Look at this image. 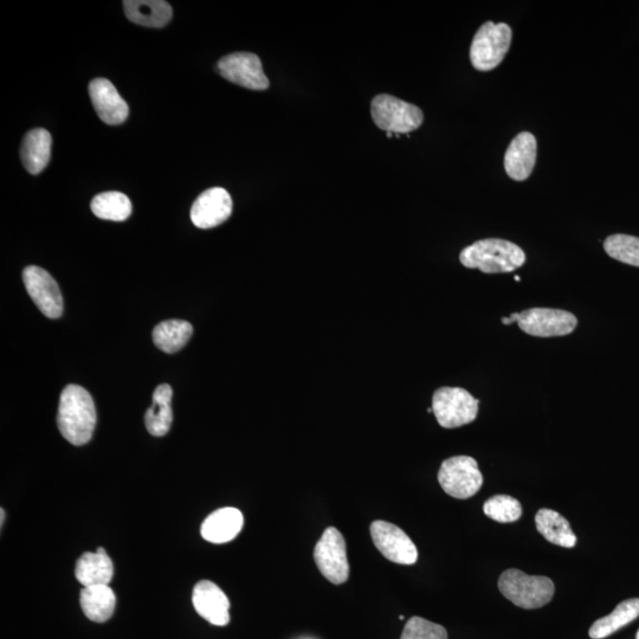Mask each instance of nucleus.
Instances as JSON below:
<instances>
[{
    "label": "nucleus",
    "mask_w": 639,
    "mask_h": 639,
    "mask_svg": "<svg viewBox=\"0 0 639 639\" xmlns=\"http://www.w3.org/2000/svg\"><path fill=\"white\" fill-rule=\"evenodd\" d=\"M483 512L494 521L511 524L521 518L522 507L512 496L496 495L484 503Z\"/></svg>",
    "instance_id": "cd10ccee"
},
{
    "label": "nucleus",
    "mask_w": 639,
    "mask_h": 639,
    "mask_svg": "<svg viewBox=\"0 0 639 639\" xmlns=\"http://www.w3.org/2000/svg\"><path fill=\"white\" fill-rule=\"evenodd\" d=\"M518 325L522 332L532 337H565L576 331L578 319L563 309L529 308L520 313Z\"/></svg>",
    "instance_id": "1a4fd4ad"
},
{
    "label": "nucleus",
    "mask_w": 639,
    "mask_h": 639,
    "mask_svg": "<svg viewBox=\"0 0 639 639\" xmlns=\"http://www.w3.org/2000/svg\"><path fill=\"white\" fill-rule=\"evenodd\" d=\"M244 518L236 508H221L213 512L203 522L202 537L212 544H225L234 540L241 533Z\"/></svg>",
    "instance_id": "f3484780"
},
{
    "label": "nucleus",
    "mask_w": 639,
    "mask_h": 639,
    "mask_svg": "<svg viewBox=\"0 0 639 639\" xmlns=\"http://www.w3.org/2000/svg\"><path fill=\"white\" fill-rule=\"evenodd\" d=\"M125 14L129 21L147 28H163L172 19V8L163 0H126Z\"/></svg>",
    "instance_id": "6ab92c4d"
},
{
    "label": "nucleus",
    "mask_w": 639,
    "mask_h": 639,
    "mask_svg": "<svg viewBox=\"0 0 639 639\" xmlns=\"http://www.w3.org/2000/svg\"><path fill=\"white\" fill-rule=\"evenodd\" d=\"M53 138L43 128L32 129L23 140L22 163L31 174H40L48 166L51 158Z\"/></svg>",
    "instance_id": "aec40b11"
},
{
    "label": "nucleus",
    "mask_w": 639,
    "mask_h": 639,
    "mask_svg": "<svg viewBox=\"0 0 639 639\" xmlns=\"http://www.w3.org/2000/svg\"><path fill=\"white\" fill-rule=\"evenodd\" d=\"M25 287L35 305L49 319H58L63 313L60 287L47 270L30 266L23 271Z\"/></svg>",
    "instance_id": "f8f14e48"
},
{
    "label": "nucleus",
    "mask_w": 639,
    "mask_h": 639,
    "mask_svg": "<svg viewBox=\"0 0 639 639\" xmlns=\"http://www.w3.org/2000/svg\"><path fill=\"white\" fill-rule=\"evenodd\" d=\"M232 213V199L227 190L213 187L200 195L191 209L193 224L199 229H211L228 221Z\"/></svg>",
    "instance_id": "ddd939ff"
},
{
    "label": "nucleus",
    "mask_w": 639,
    "mask_h": 639,
    "mask_svg": "<svg viewBox=\"0 0 639 639\" xmlns=\"http://www.w3.org/2000/svg\"><path fill=\"white\" fill-rule=\"evenodd\" d=\"M192 603L200 617L216 626L230 622V602L216 584L203 580L193 589Z\"/></svg>",
    "instance_id": "2eb2a0df"
},
{
    "label": "nucleus",
    "mask_w": 639,
    "mask_h": 639,
    "mask_svg": "<svg viewBox=\"0 0 639 639\" xmlns=\"http://www.w3.org/2000/svg\"><path fill=\"white\" fill-rule=\"evenodd\" d=\"M479 399L461 387H441L432 397V411L444 429L473 423L479 413Z\"/></svg>",
    "instance_id": "39448f33"
},
{
    "label": "nucleus",
    "mask_w": 639,
    "mask_h": 639,
    "mask_svg": "<svg viewBox=\"0 0 639 639\" xmlns=\"http://www.w3.org/2000/svg\"><path fill=\"white\" fill-rule=\"evenodd\" d=\"M89 96L96 114L107 125L116 126L125 122L129 108L111 81L95 79L90 82Z\"/></svg>",
    "instance_id": "4468645a"
},
{
    "label": "nucleus",
    "mask_w": 639,
    "mask_h": 639,
    "mask_svg": "<svg viewBox=\"0 0 639 639\" xmlns=\"http://www.w3.org/2000/svg\"><path fill=\"white\" fill-rule=\"evenodd\" d=\"M639 616V598L624 600L609 616L592 624L589 635L592 639H603L615 634Z\"/></svg>",
    "instance_id": "b1692460"
},
{
    "label": "nucleus",
    "mask_w": 639,
    "mask_h": 639,
    "mask_svg": "<svg viewBox=\"0 0 639 639\" xmlns=\"http://www.w3.org/2000/svg\"><path fill=\"white\" fill-rule=\"evenodd\" d=\"M114 566L105 550L99 547L95 553H85L77 560L75 576L85 586L109 585L112 582Z\"/></svg>",
    "instance_id": "a211bd4d"
},
{
    "label": "nucleus",
    "mask_w": 639,
    "mask_h": 639,
    "mask_svg": "<svg viewBox=\"0 0 639 639\" xmlns=\"http://www.w3.org/2000/svg\"><path fill=\"white\" fill-rule=\"evenodd\" d=\"M80 603L90 621L105 623L113 616L116 597L109 585L89 586L83 587Z\"/></svg>",
    "instance_id": "412c9836"
},
{
    "label": "nucleus",
    "mask_w": 639,
    "mask_h": 639,
    "mask_svg": "<svg viewBox=\"0 0 639 639\" xmlns=\"http://www.w3.org/2000/svg\"><path fill=\"white\" fill-rule=\"evenodd\" d=\"M438 482L448 495L467 500L480 492L483 476L475 458L455 456L442 463Z\"/></svg>",
    "instance_id": "0eeeda50"
},
{
    "label": "nucleus",
    "mask_w": 639,
    "mask_h": 639,
    "mask_svg": "<svg viewBox=\"0 0 639 639\" xmlns=\"http://www.w3.org/2000/svg\"><path fill=\"white\" fill-rule=\"evenodd\" d=\"M538 532L552 544L572 548L577 544L576 534L573 533L570 522L563 515L552 509H540L535 516Z\"/></svg>",
    "instance_id": "4be33fe9"
},
{
    "label": "nucleus",
    "mask_w": 639,
    "mask_h": 639,
    "mask_svg": "<svg viewBox=\"0 0 639 639\" xmlns=\"http://www.w3.org/2000/svg\"><path fill=\"white\" fill-rule=\"evenodd\" d=\"M499 590L508 600L521 609L534 610L550 603L554 596V583L544 576H528L515 570H507L499 579Z\"/></svg>",
    "instance_id": "7ed1b4c3"
},
{
    "label": "nucleus",
    "mask_w": 639,
    "mask_h": 639,
    "mask_svg": "<svg viewBox=\"0 0 639 639\" xmlns=\"http://www.w3.org/2000/svg\"><path fill=\"white\" fill-rule=\"evenodd\" d=\"M370 531L373 544L387 560L399 565L417 563V547L403 529L390 522L377 520L372 522Z\"/></svg>",
    "instance_id": "9d476101"
},
{
    "label": "nucleus",
    "mask_w": 639,
    "mask_h": 639,
    "mask_svg": "<svg viewBox=\"0 0 639 639\" xmlns=\"http://www.w3.org/2000/svg\"><path fill=\"white\" fill-rule=\"evenodd\" d=\"M314 560L319 571L329 582L341 585L350 576L346 542L337 528L328 527L315 546Z\"/></svg>",
    "instance_id": "6e6552de"
},
{
    "label": "nucleus",
    "mask_w": 639,
    "mask_h": 639,
    "mask_svg": "<svg viewBox=\"0 0 639 639\" xmlns=\"http://www.w3.org/2000/svg\"><path fill=\"white\" fill-rule=\"evenodd\" d=\"M464 267L484 274H507L524 266L526 255L519 245L500 238L477 241L461 251Z\"/></svg>",
    "instance_id": "f03ea898"
},
{
    "label": "nucleus",
    "mask_w": 639,
    "mask_h": 639,
    "mask_svg": "<svg viewBox=\"0 0 639 639\" xmlns=\"http://www.w3.org/2000/svg\"><path fill=\"white\" fill-rule=\"evenodd\" d=\"M604 249L613 260L639 268L638 237L624 234L609 236L604 242Z\"/></svg>",
    "instance_id": "bb28decb"
},
{
    "label": "nucleus",
    "mask_w": 639,
    "mask_h": 639,
    "mask_svg": "<svg viewBox=\"0 0 639 639\" xmlns=\"http://www.w3.org/2000/svg\"><path fill=\"white\" fill-rule=\"evenodd\" d=\"M218 73L237 86L251 90H266L269 80L264 74L260 57L251 53H235L222 58Z\"/></svg>",
    "instance_id": "9b49d317"
},
{
    "label": "nucleus",
    "mask_w": 639,
    "mask_h": 639,
    "mask_svg": "<svg viewBox=\"0 0 639 639\" xmlns=\"http://www.w3.org/2000/svg\"><path fill=\"white\" fill-rule=\"evenodd\" d=\"M172 395L171 386L167 384L158 386L154 391L152 406L145 417L146 428L152 436H165L170 431L173 421Z\"/></svg>",
    "instance_id": "5701e85b"
},
{
    "label": "nucleus",
    "mask_w": 639,
    "mask_h": 639,
    "mask_svg": "<svg viewBox=\"0 0 639 639\" xmlns=\"http://www.w3.org/2000/svg\"><path fill=\"white\" fill-rule=\"evenodd\" d=\"M515 280H516V282H520L521 281L519 276H515Z\"/></svg>",
    "instance_id": "c756f323"
},
{
    "label": "nucleus",
    "mask_w": 639,
    "mask_h": 639,
    "mask_svg": "<svg viewBox=\"0 0 639 639\" xmlns=\"http://www.w3.org/2000/svg\"><path fill=\"white\" fill-rule=\"evenodd\" d=\"M636 639H639V630L637 631Z\"/></svg>",
    "instance_id": "2f4dec72"
},
{
    "label": "nucleus",
    "mask_w": 639,
    "mask_h": 639,
    "mask_svg": "<svg viewBox=\"0 0 639 639\" xmlns=\"http://www.w3.org/2000/svg\"><path fill=\"white\" fill-rule=\"evenodd\" d=\"M193 334L190 322L184 320H167L161 322L153 331L154 344L159 350L173 354L187 344Z\"/></svg>",
    "instance_id": "393cba45"
},
{
    "label": "nucleus",
    "mask_w": 639,
    "mask_h": 639,
    "mask_svg": "<svg viewBox=\"0 0 639 639\" xmlns=\"http://www.w3.org/2000/svg\"><path fill=\"white\" fill-rule=\"evenodd\" d=\"M400 639H448V632L440 624L412 617L406 623Z\"/></svg>",
    "instance_id": "c85d7f7f"
},
{
    "label": "nucleus",
    "mask_w": 639,
    "mask_h": 639,
    "mask_svg": "<svg viewBox=\"0 0 639 639\" xmlns=\"http://www.w3.org/2000/svg\"><path fill=\"white\" fill-rule=\"evenodd\" d=\"M512 29L506 23L487 22L477 30L470 47V61L479 71L500 66L512 44Z\"/></svg>",
    "instance_id": "20e7f679"
},
{
    "label": "nucleus",
    "mask_w": 639,
    "mask_h": 639,
    "mask_svg": "<svg viewBox=\"0 0 639 639\" xmlns=\"http://www.w3.org/2000/svg\"><path fill=\"white\" fill-rule=\"evenodd\" d=\"M400 621H404V616H399Z\"/></svg>",
    "instance_id": "7c9ffc66"
},
{
    "label": "nucleus",
    "mask_w": 639,
    "mask_h": 639,
    "mask_svg": "<svg viewBox=\"0 0 639 639\" xmlns=\"http://www.w3.org/2000/svg\"><path fill=\"white\" fill-rule=\"evenodd\" d=\"M92 211L105 221L124 222L131 216L132 203L124 193L103 192L93 199Z\"/></svg>",
    "instance_id": "a878e982"
},
{
    "label": "nucleus",
    "mask_w": 639,
    "mask_h": 639,
    "mask_svg": "<svg viewBox=\"0 0 639 639\" xmlns=\"http://www.w3.org/2000/svg\"><path fill=\"white\" fill-rule=\"evenodd\" d=\"M538 144L534 135L522 132L511 142L505 154V170L516 182H524L531 176L537 161Z\"/></svg>",
    "instance_id": "dca6fc26"
},
{
    "label": "nucleus",
    "mask_w": 639,
    "mask_h": 639,
    "mask_svg": "<svg viewBox=\"0 0 639 639\" xmlns=\"http://www.w3.org/2000/svg\"><path fill=\"white\" fill-rule=\"evenodd\" d=\"M57 425L66 440L77 447L92 440L96 425V409L92 396L83 387L68 385L58 406Z\"/></svg>",
    "instance_id": "f257e3e1"
},
{
    "label": "nucleus",
    "mask_w": 639,
    "mask_h": 639,
    "mask_svg": "<svg viewBox=\"0 0 639 639\" xmlns=\"http://www.w3.org/2000/svg\"><path fill=\"white\" fill-rule=\"evenodd\" d=\"M371 113L374 124L392 134L416 131L424 121V114L417 106L385 94L373 99Z\"/></svg>",
    "instance_id": "423d86ee"
}]
</instances>
